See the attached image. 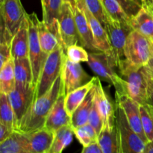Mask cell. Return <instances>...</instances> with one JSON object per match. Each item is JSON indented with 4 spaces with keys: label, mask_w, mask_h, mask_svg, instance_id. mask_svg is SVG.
Instances as JSON below:
<instances>
[{
    "label": "cell",
    "mask_w": 153,
    "mask_h": 153,
    "mask_svg": "<svg viewBox=\"0 0 153 153\" xmlns=\"http://www.w3.org/2000/svg\"><path fill=\"white\" fill-rule=\"evenodd\" d=\"M61 77L66 95L83 86L91 79H89V76L82 68L80 63L70 61L67 55H65L64 58Z\"/></svg>",
    "instance_id": "obj_10"
},
{
    "label": "cell",
    "mask_w": 153,
    "mask_h": 153,
    "mask_svg": "<svg viewBox=\"0 0 153 153\" xmlns=\"http://www.w3.org/2000/svg\"><path fill=\"white\" fill-rule=\"evenodd\" d=\"M95 93H94V102L99 109L103 120V126L109 123L116 120V111L108 97L107 94L103 89L101 81L99 77H95Z\"/></svg>",
    "instance_id": "obj_18"
},
{
    "label": "cell",
    "mask_w": 153,
    "mask_h": 153,
    "mask_svg": "<svg viewBox=\"0 0 153 153\" xmlns=\"http://www.w3.org/2000/svg\"><path fill=\"white\" fill-rule=\"evenodd\" d=\"M77 6L79 8L83 10L87 18H88V20L89 22L90 25H91V30H92L94 41H95V44L97 49L99 51H101V52H105V53H107L108 55H110L111 57L114 58L108 34L105 28L100 23V21L90 12V10H88V7L85 5V1L83 2L77 4Z\"/></svg>",
    "instance_id": "obj_14"
},
{
    "label": "cell",
    "mask_w": 153,
    "mask_h": 153,
    "mask_svg": "<svg viewBox=\"0 0 153 153\" xmlns=\"http://www.w3.org/2000/svg\"><path fill=\"white\" fill-rule=\"evenodd\" d=\"M0 123L15 131V115L7 94L0 93Z\"/></svg>",
    "instance_id": "obj_31"
},
{
    "label": "cell",
    "mask_w": 153,
    "mask_h": 153,
    "mask_svg": "<svg viewBox=\"0 0 153 153\" xmlns=\"http://www.w3.org/2000/svg\"><path fill=\"white\" fill-rule=\"evenodd\" d=\"M81 153H103L98 142L92 143L88 146H83Z\"/></svg>",
    "instance_id": "obj_40"
},
{
    "label": "cell",
    "mask_w": 153,
    "mask_h": 153,
    "mask_svg": "<svg viewBox=\"0 0 153 153\" xmlns=\"http://www.w3.org/2000/svg\"><path fill=\"white\" fill-rule=\"evenodd\" d=\"M76 4H79V3H81V2H83L84 0H76Z\"/></svg>",
    "instance_id": "obj_47"
},
{
    "label": "cell",
    "mask_w": 153,
    "mask_h": 153,
    "mask_svg": "<svg viewBox=\"0 0 153 153\" xmlns=\"http://www.w3.org/2000/svg\"><path fill=\"white\" fill-rule=\"evenodd\" d=\"M145 5L147 6L149 8H152V1L151 0H144Z\"/></svg>",
    "instance_id": "obj_46"
},
{
    "label": "cell",
    "mask_w": 153,
    "mask_h": 153,
    "mask_svg": "<svg viewBox=\"0 0 153 153\" xmlns=\"http://www.w3.org/2000/svg\"><path fill=\"white\" fill-rule=\"evenodd\" d=\"M151 1H152V8H151V10L153 11V0H151Z\"/></svg>",
    "instance_id": "obj_48"
},
{
    "label": "cell",
    "mask_w": 153,
    "mask_h": 153,
    "mask_svg": "<svg viewBox=\"0 0 153 153\" xmlns=\"http://www.w3.org/2000/svg\"><path fill=\"white\" fill-rule=\"evenodd\" d=\"M118 68L123 80L124 94L143 105L148 101V75L145 67L133 65L126 58L120 62Z\"/></svg>",
    "instance_id": "obj_2"
},
{
    "label": "cell",
    "mask_w": 153,
    "mask_h": 153,
    "mask_svg": "<svg viewBox=\"0 0 153 153\" xmlns=\"http://www.w3.org/2000/svg\"><path fill=\"white\" fill-rule=\"evenodd\" d=\"M63 1L64 2H69L71 4V5L73 6V8H75V7L77 6V4H76V0H63Z\"/></svg>",
    "instance_id": "obj_44"
},
{
    "label": "cell",
    "mask_w": 153,
    "mask_h": 153,
    "mask_svg": "<svg viewBox=\"0 0 153 153\" xmlns=\"http://www.w3.org/2000/svg\"><path fill=\"white\" fill-rule=\"evenodd\" d=\"M74 131L71 125L64 126L55 132V137L47 153H62L64 149L72 143Z\"/></svg>",
    "instance_id": "obj_27"
},
{
    "label": "cell",
    "mask_w": 153,
    "mask_h": 153,
    "mask_svg": "<svg viewBox=\"0 0 153 153\" xmlns=\"http://www.w3.org/2000/svg\"><path fill=\"white\" fill-rule=\"evenodd\" d=\"M131 25L134 30L153 40V11L146 5L131 18Z\"/></svg>",
    "instance_id": "obj_23"
},
{
    "label": "cell",
    "mask_w": 153,
    "mask_h": 153,
    "mask_svg": "<svg viewBox=\"0 0 153 153\" xmlns=\"http://www.w3.org/2000/svg\"><path fill=\"white\" fill-rule=\"evenodd\" d=\"M94 82H95V77H93L88 83L66 95L65 108L70 117L76 108L83 102L91 88L94 86Z\"/></svg>",
    "instance_id": "obj_25"
},
{
    "label": "cell",
    "mask_w": 153,
    "mask_h": 153,
    "mask_svg": "<svg viewBox=\"0 0 153 153\" xmlns=\"http://www.w3.org/2000/svg\"><path fill=\"white\" fill-rule=\"evenodd\" d=\"M14 59L10 58L1 67L0 70V93L8 95L15 88Z\"/></svg>",
    "instance_id": "obj_28"
},
{
    "label": "cell",
    "mask_w": 153,
    "mask_h": 153,
    "mask_svg": "<svg viewBox=\"0 0 153 153\" xmlns=\"http://www.w3.org/2000/svg\"><path fill=\"white\" fill-rule=\"evenodd\" d=\"M14 73L15 87L25 89H35L33 83L32 68L29 58L14 59Z\"/></svg>",
    "instance_id": "obj_22"
},
{
    "label": "cell",
    "mask_w": 153,
    "mask_h": 153,
    "mask_svg": "<svg viewBox=\"0 0 153 153\" xmlns=\"http://www.w3.org/2000/svg\"><path fill=\"white\" fill-rule=\"evenodd\" d=\"M98 143L103 153H123L117 120L103 126Z\"/></svg>",
    "instance_id": "obj_15"
},
{
    "label": "cell",
    "mask_w": 153,
    "mask_h": 153,
    "mask_svg": "<svg viewBox=\"0 0 153 153\" xmlns=\"http://www.w3.org/2000/svg\"><path fill=\"white\" fill-rule=\"evenodd\" d=\"M65 55L62 45L49 54L36 85L34 100L44 95L61 75Z\"/></svg>",
    "instance_id": "obj_3"
},
{
    "label": "cell",
    "mask_w": 153,
    "mask_h": 153,
    "mask_svg": "<svg viewBox=\"0 0 153 153\" xmlns=\"http://www.w3.org/2000/svg\"><path fill=\"white\" fill-rule=\"evenodd\" d=\"M63 90L64 85L61 73L50 89L44 95L33 101L24 116L17 131L28 134L43 128L49 112Z\"/></svg>",
    "instance_id": "obj_1"
},
{
    "label": "cell",
    "mask_w": 153,
    "mask_h": 153,
    "mask_svg": "<svg viewBox=\"0 0 153 153\" xmlns=\"http://www.w3.org/2000/svg\"><path fill=\"white\" fill-rule=\"evenodd\" d=\"M38 34L41 49L44 53L50 54L61 44L59 25L50 27L43 20H39Z\"/></svg>",
    "instance_id": "obj_19"
},
{
    "label": "cell",
    "mask_w": 153,
    "mask_h": 153,
    "mask_svg": "<svg viewBox=\"0 0 153 153\" xmlns=\"http://www.w3.org/2000/svg\"><path fill=\"white\" fill-rule=\"evenodd\" d=\"M117 1L121 4L126 13L131 18L134 16L142 7L134 2L132 0H117Z\"/></svg>",
    "instance_id": "obj_38"
},
{
    "label": "cell",
    "mask_w": 153,
    "mask_h": 153,
    "mask_svg": "<svg viewBox=\"0 0 153 153\" xmlns=\"http://www.w3.org/2000/svg\"><path fill=\"white\" fill-rule=\"evenodd\" d=\"M145 69H146V71L147 73L148 76L153 79V54L151 58L150 61H149V63L147 64V65L145 66Z\"/></svg>",
    "instance_id": "obj_42"
},
{
    "label": "cell",
    "mask_w": 153,
    "mask_h": 153,
    "mask_svg": "<svg viewBox=\"0 0 153 153\" xmlns=\"http://www.w3.org/2000/svg\"><path fill=\"white\" fill-rule=\"evenodd\" d=\"M73 131L76 138L83 146H88L98 142L99 136L97 131L88 123L85 125L73 128Z\"/></svg>",
    "instance_id": "obj_34"
},
{
    "label": "cell",
    "mask_w": 153,
    "mask_h": 153,
    "mask_svg": "<svg viewBox=\"0 0 153 153\" xmlns=\"http://www.w3.org/2000/svg\"><path fill=\"white\" fill-rule=\"evenodd\" d=\"M95 83V82H94ZM95 88L93 87L80 105L76 108L71 117V126L76 128L88 123L91 111L94 103Z\"/></svg>",
    "instance_id": "obj_24"
},
{
    "label": "cell",
    "mask_w": 153,
    "mask_h": 153,
    "mask_svg": "<svg viewBox=\"0 0 153 153\" xmlns=\"http://www.w3.org/2000/svg\"><path fill=\"white\" fill-rule=\"evenodd\" d=\"M66 55L70 61L76 63L88 62L89 54L82 46L78 44L71 45L66 49Z\"/></svg>",
    "instance_id": "obj_36"
},
{
    "label": "cell",
    "mask_w": 153,
    "mask_h": 153,
    "mask_svg": "<svg viewBox=\"0 0 153 153\" xmlns=\"http://www.w3.org/2000/svg\"><path fill=\"white\" fill-rule=\"evenodd\" d=\"M73 10L80 43L84 47L89 50L93 52L99 51L96 46L92 30L85 12L78 6H76Z\"/></svg>",
    "instance_id": "obj_20"
},
{
    "label": "cell",
    "mask_w": 153,
    "mask_h": 153,
    "mask_svg": "<svg viewBox=\"0 0 153 153\" xmlns=\"http://www.w3.org/2000/svg\"><path fill=\"white\" fill-rule=\"evenodd\" d=\"M13 35L6 28L4 24L1 25V43H0V67L12 58L11 47Z\"/></svg>",
    "instance_id": "obj_33"
},
{
    "label": "cell",
    "mask_w": 153,
    "mask_h": 153,
    "mask_svg": "<svg viewBox=\"0 0 153 153\" xmlns=\"http://www.w3.org/2000/svg\"><path fill=\"white\" fill-rule=\"evenodd\" d=\"M65 97L66 94L63 90L46 118L44 127L53 132L64 126L71 125V117L65 108Z\"/></svg>",
    "instance_id": "obj_16"
},
{
    "label": "cell",
    "mask_w": 153,
    "mask_h": 153,
    "mask_svg": "<svg viewBox=\"0 0 153 153\" xmlns=\"http://www.w3.org/2000/svg\"><path fill=\"white\" fill-rule=\"evenodd\" d=\"M86 7L91 13L98 19L105 28L108 14L105 10L101 0H84Z\"/></svg>",
    "instance_id": "obj_35"
},
{
    "label": "cell",
    "mask_w": 153,
    "mask_h": 153,
    "mask_svg": "<svg viewBox=\"0 0 153 153\" xmlns=\"http://www.w3.org/2000/svg\"><path fill=\"white\" fill-rule=\"evenodd\" d=\"M43 10V20L50 27L58 26V16L63 0H40Z\"/></svg>",
    "instance_id": "obj_29"
},
{
    "label": "cell",
    "mask_w": 153,
    "mask_h": 153,
    "mask_svg": "<svg viewBox=\"0 0 153 153\" xmlns=\"http://www.w3.org/2000/svg\"><path fill=\"white\" fill-rule=\"evenodd\" d=\"M13 131H14V130L8 128L4 124L0 123V142L4 141L5 139L10 137L13 134Z\"/></svg>",
    "instance_id": "obj_39"
},
{
    "label": "cell",
    "mask_w": 153,
    "mask_h": 153,
    "mask_svg": "<svg viewBox=\"0 0 153 153\" xmlns=\"http://www.w3.org/2000/svg\"><path fill=\"white\" fill-rule=\"evenodd\" d=\"M0 153H29L25 133L14 131L2 142H0Z\"/></svg>",
    "instance_id": "obj_26"
},
{
    "label": "cell",
    "mask_w": 153,
    "mask_h": 153,
    "mask_svg": "<svg viewBox=\"0 0 153 153\" xmlns=\"http://www.w3.org/2000/svg\"><path fill=\"white\" fill-rule=\"evenodd\" d=\"M142 126L148 141H153V105L146 102L140 105Z\"/></svg>",
    "instance_id": "obj_32"
},
{
    "label": "cell",
    "mask_w": 153,
    "mask_h": 153,
    "mask_svg": "<svg viewBox=\"0 0 153 153\" xmlns=\"http://www.w3.org/2000/svg\"><path fill=\"white\" fill-rule=\"evenodd\" d=\"M153 54V40L133 29L128 34L124 49V57L133 65H147Z\"/></svg>",
    "instance_id": "obj_4"
},
{
    "label": "cell",
    "mask_w": 153,
    "mask_h": 153,
    "mask_svg": "<svg viewBox=\"0 0 153 153\" xmlns=\"http://www.w3.org/2000/svg\"><path fill=\"white\" fill-rule=\"evenodd\" d=\"M27 147L29 153H47L55 137V132L43 128L26 134Z\"/></svg>",
    "instance_id": "obj_17"
},
{
    "label": "cell",
    "mask_w": 153,
    "mask_h": 153,
    "mask_svg": "<svg viewBox=\"0 0 153 153\" xmlns=\"http://www.w3.org/2000/svg\"><path fill=\"white\" fill-rule=\"evenodd\" d=\"M106 13L112 19L131 25V17L126 13L117 0H101Z\"/></svg>",
    "instance_id": "obj_30"
},
{
    "label": "cell",
    "mask_w": 153,
    "mask_h": 153,
    "mask_svg": "<svg viewBox=\"0 0 153 153\" xmlns=\"http://www.w3.org/2000/svg\"><path fill=\"white\" fill-rule=\"evenodd\" d=\"M74 8L69 2H63L58 16L60 35L61 44L64 51L71 45L78 44L79 34L74 16Z\"/></svg>",
    "instance_id": "obj_9"
},
{
    "label": "cell",
    "mask_w": 153,
    "mask_h": 153,
    "mask_svg": "<svg viewBox=\"0 0 153 153\" xmlns=\"http://www.w3.org/2000/svg\"><path fill=\"white\" fill-rule=\"evenodd\" d=\"M146 153H153V141L149 142L147 143Z\"/></svg>",
    "instance_id": "obj_43"
},
{
    "label": "cell",
    "mask_w": 153,
    "mask_h": 153,
    "mask_svg": "<svg viewBox=\"0 0 153 153\" xmlns=\"http://www.w3.org/2000/svg\"><path fill=\"white\" fill-rule=\"evenodd\" d=\"M105 29L108 34L113 56L117 67L124 57V49L128 34L133 30L131 25L124 24L112 19L108 15Z\"/></svg>",
    "instance_id": "obj_8"
},
{
    "label": "cell",
    "mask_w": 153,
    "mask_h": 153,
    "mask_svg": "<svg viewBox=\"0 0 153 153\" xmlns=\"http://www.w3.org/2000/svg\"><path fill=\"white\" fill-rule=\"evenodd\" d=\"M28 21L24 19L12 40L11 54L13 59L28 58Z\"/></svg>",
    "instance_id": "obj_21"
},
{
    "label": "cell",
    "mask_w": 153,
    "mask_h": 153,
    "mask_svg": "<svg viewBox=\"0 0 153 153\" xmlns=\"http://www.w3.org/2000/svg\"><path fill=\"white\" fill-rule=\"evenodd\" d=\"M116 120L124 153H146L147 143L131 128L123 110L118 105Z\"/></svg>",
    "instance_id": "obj_7"
},
{
    "label": "cell",
    "mask_w": 153,
    "mask_h": 153,
    "mask_svg": "<svg viewBox=\"0 0 153 153\" xmlns=\"http://www.w3.org/2000/svg\"><path fill=\"white\" fill-rule=\"evenodd\" d=\"M132 1L137 4H138L139 6H140V7H143V5H145L144 0H132Z\"/></svg>",
    "instance_id": "obj_45"
},
{
    "label": "cell",
    "mask_w": 153,
    "mask_h": 153,
    "mask_svg": "<svg viewBox=\"0 0 153 153\" xmlns=\"http://www.w3.org/2000/svg\"><path fill=\"white\" fill-rule=\"evenodd\" d=\"M34 92V88L25 89L15 87L14 89L8 94L15 115V131H17L24 116L32 104Z\"/></svg>",
    "instance_id": "obj_13"
},
{
    "label": "cell",
    "mask_w": 153,
    "mask_h": 153,
    "mask_svg": "<svg viewBox=\"0 0 153 153\" xmlns=\"http://www.w3.org/2000/svg\"><path fill=\"white\" fill-rule=\"evenodd\" d=\"M148 75V74H147ZM148 101L147 102L153 105V79L148 76Z\"/></svg>",
    "instance_id": "obj_41"
},
{
    "label": "cell",
    "mask_w": 153,
    "mask_h": 153,
    "mask_svg": "<svg viewBox=\"0 0 153 153\" xmlns=\"http://www.w3.org/2000/svg\"><path fill=\"white\" fill-rule=\"evenodd\" d=\"M88 64L100 79L106 81L114 87L117 94H124L123 80L115 72L114 67H117V65L112 57L101 51L91 52Z\"/></svg>",
    "instance_id": "obj_5"
},
{
    "label": "cell",
    "mask_w": 153,
    "mask_h": 153,
    "mask_svg": "<svg viewBox=\"0 0 153 153\" xmlns=\"http://www.w3.org/2000/svg\"><path fill=\"white\" fill-rule=\"evenodd\" d=\"M115 98H116V105H118L122 108L131 128L146 143H149L142 126L140 104L126 94H119L116 93Z\"/></svg>",
    "instance_id": "obj_12"
},
{
    "label": "cell",
    "mask_w": 153,
    "mask_h": 153,
    "mask_svg": "<svg viewBox=\"0 0 153 153\" xmlns=\"http://www.w3.org/2000/svg\"><path fill=\"white\" fill-rule=\"evenodd\" d=\"M28 21V58L33 73V83L36 87L40 73L48 55L41 49L38 34V22L40 19L35 13H27Z\"/></svg>",
    "instance_id": "obj_6"
},
{
    "label": "cell",
    "mask_w": 153,
    "mask_h": 153,
    "mask_svg": "<svg viewBox=\"0 0 153 153\" xmlns=\"http://www.w3.org/2000/svg\"><path fill=\"white\" fill-rule=\"evenodd\" d=\"M88 123L95 129L97 131L98 136L100 135V132L102 130L103 128V120L102 118L101 114H100L99 109L96 105L95 102L94 100V103H93L92 109L91 111L89 119H88Z\"/></svg>",
    "instance_id": "obj_37"
},
{
    "label": "cell",
    "mask_w": 153,
    "mask_h": 153,
    "mask_svg": "<svg viewBox=\"0 0 153 153\" xmlns=\"http://www.w3.org/2000/svg\"><path fill=\"white\" fill-rule=\"evenodd\" d=\"M4 1V0H1V1Z\"/></svg>",
    "instance_id": "obj_49"
},
{
    "label": "cell",
    "mask_w": 153,
    "mask_h": 153,
    "mask_svg": "<svg viewBox=\"0 0 153 153\" xmlns=\"http://www.w3.org/2000/svg\"><path fill=\"white\" fill-rule=\"evenodd\" d=\"M123 153H124V152H123Z\"/></svg>",
    "instance_id": "obj_50"
},
{
    "label": "cell",
    "mask_w": 153,
    "mask_h": 153,
    "mask_svg": "<svg viewBox=\"0 0 153 153\" xmlns=\"http://www.w3.org/2000/svg\"><path fill=\"white\" fill-rule=\"evenodd\" d=\"M0 12L1 23L4 24L12 35H14L27 14L20 0H4L1 1Z\"/></svg>",
    "instance_id": "obj_11"
}]
</instances>
